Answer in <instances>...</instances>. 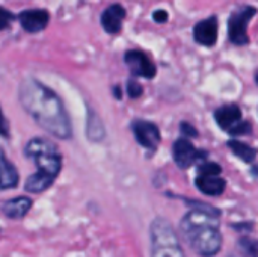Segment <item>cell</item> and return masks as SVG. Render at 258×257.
<instances>
[{"mask_svg":"<svg viewBox=\"0 0 258 257\" xmlns=\"http://www.w3.org/2000/svg\"><path fill=\"white\" fill-rule=\"evenodd\" d=\"M18 98L23 109L50 135L59 139H70L73 135L71 121L59 95L36 79H26L20 83Z\"/></svg>","mask_w":258,"mask_h":257,"instance_id":"obj_1","label":"cell"},{"mask_svg":"<svg viewBox=\"0 0 258 257\" xmlns=\"http://www.w3.org/2000/svg\"><path fill=\"white\" fill-rule=\"evenodd\" d=\"M180 230L195 253L203 257L216 256L222 247L219 232V215H212L198 209L186 214L180 223Z\"/></svg>","mask_w":258,"mask_h":257,"instance_id":"obj_2","label":"cell"},{"mask_svg":"<svg viewBox=\"0 0 258 257\" xmlns=\"http://www.w3.org/2000/svg\"><path fill=\"white\" fill-rule=\"evenodd\" d=\"M150 241L151 257H186L171 223L165 218L159 217L151 223Z\"/></svg>","mask_w":258,"mask_h":257,"instance_id":"obj_3","label":"cell"},{"mask_svg":"<svg viewBox=\"0 0 258 257\" xmlns=\"http://www.w3.org/2000/svg\"><path fill=\"white\" fill-rule=\"evenodd\" d=\"M24 155L36 164L38 171L50 174L54 179L60 173L62 156L51 141L45 138H33L26 144Z\"/></svg>","mask_w":258,"mask_h":257,"instance_id":"obj_4","label":"cell"},{"mask_svg":"<svg viewBox=\"0 0 258 257\" xmlns=\"http://www.w3.org/2000/svg\"><path fill=\"white\" fill-rule=\"evenodd\" d=\"M255 14H257V9L254 6H245L231 14L230 20H228V36L233 44L245 45L249 42L248 24Z\"/></svg>","mask_w":258,"mask_h":257,"instance_id":"obj_5","label":"cell"},{"mask_svg":"<svg viewBox=\"0 0 258 257\" xmlns=\"http://www.w3.org/2000/svg\"><path fill=\"white\" fill-rule=\"evenodd\" d=\"M172 155H174L175 164L181 170H186V168L192 167L201 158H206V153L204 151H198L194 147V144L190 141H187L186 138H180V139H177L174 142V145H172Z\"/></svg>","mask_w":258,"mask_h":257,"instance_id":"obj_6","label":"cell"},{"mask_svg":"<svg viewBox=\"0 0 258 257\" xmlns=\"http://www.w3.org/2000/svg\"><path fill=\"white\" fill-rule=\"evenodd\" d=\"M132 130L135 139L145 148L154 150L160 142V132L159 127L145 120H135L132 123Z\"/></svg>","mask_w":258,"mask_h":257,"instance_id":"obj_7","label":"cell"},{"mask_svg":"<svg viewBox=\"0 0 258 257\" xmlns=\"http://www.w3.org/2000/svg\"><path fill=\"white\" fill-rule=\"evenodd\" d=\"M124 61L127 67L130 68L132 74L145 77V79H153L156 76V67L150 61V58L139 52V50H128L124 56Z\"/></svg>","mask_w":258,"mask_h":257,"instance_id":"obj_8","label":"cell"},{"mask_svg":"<svg viewBox=\"0 0 258 257\" xmlns=\"http://www.w3.org/2000/svg\"><path fill=\"white\" fill-rule=\"evenodd\" d=\"M18 20L26 32L36 33L47 27V24L50 21V15L44 9H27L20 14Z\"/></svg>","mask_w":258,"mask_h":257,"instance_id":"obj_9","label":"cell"},{"mask_svg":"<svg viewBox=\"0 0 258 257\" xmlns=\"http://www.w3.org/2000/svg\"><path fill=\"white\" fill-rule=\"evenodd\" d=\"M194 38L198 44L212 47L218 41V20L216 17L206 18L195 24L194 27Z\"/></svg>","mask_w":258,"mask_h":257,"instance_id":"obj_10","label":"cell"},{"mask_svg":"<svg viewBox=\"0 0 258 257\" xmlns=\"http://www.w3.org/2000/svg\"><path fill=\"white\" fill-rule=\"evenodd\" d=\"M125 18V9L121 5H112L101 14V26L107 33H118Z\"/></svg>","mask_w":258,"mask_h":257,"instance_id":"obj_11","label":"cell"},{"mask_svg":"<svg viewBox=\"0 0 258 257\" xmlns=\"http://www.w3.org/2000/svg\"><path fill=\"white\" fill-rule=\"evenodd\" d=\"M215 120L221 129L230 130L236 123H239L242 120V111L237 105H225V106L216 109Z\"/></svg>","mask_w":258,"mask_h":257,"instance_id":"obj_12","label":"cell"},{"mask_svg":"<svg viewBox=\"0 0 258 257\" xmlns=\"http://www.w3.org/2000/svg\"><path fill=\"white\" fill-rule=\"evenodd\" d=\"M18 185L17 168L6 159L5 151L0 148V189H12Z\"/></svg>","mask_w":258,"mask_h":257,"instance_id":"obj_13","label":"cell"},{"mask_svg":"<svg viewBox=\"0 0 258 257\" xmlns=\"http://www.w3.org/2000/svg\"><path fill=\"white\" fill-rule=\"evenodd\" d=\"M197 188L206 194V195H212V197H218L225 191V180L218 177V176H200L197 179Z\"/></svg>","mask_w":258,"mask_h":257,"instance_id":"obj_14","label":"cell"},{"mask_svg":"<svg viewBox=\"0 0 258 257\" xmlns=\"http://www.w3.org/2000/svg\"><path fill=\"white\" fill-rule=\"evenodd\" d=\"M30 208H32V200L30 198H27V197H17V198L8 200L2 206V211H3V214L8 218L18 220V218H23L30 211Z\"/></svg>","mask_w":258,"mask_h":257,"instance_id":"obj_15","label":"cell"},{"mask_svg":"<svg viewBox=\"0 0 258 257\" xmlns=\"http://www.w3.org/2000/svg\"><path fill=\"white\" fill-rule=\"evenodd\" d=\"M86 136L92 142H100L106 136L104 124L92 109H88V115H86Z\"/></svg>","mask_w":258,"mask_h":257,"instance_id":"obj_16","label":"cell"},{"mask_svg":"<svg viewBox=\"0 0 258 257\" xmlns=\"http://www.w3.org/2000/svg\"><path fill=\"white\" fill-rule=\"evenodd\" d=\"M53 182H54L53 176L38 171V173L32 174L30 177H27V180L24 183V189L32 194H39V192H44L45 189H48L53 185Z\"/></svg>","mask_w":258,"mask_h":257,"instance_id":"obj_17","label":"cell"},{"mask_svg":"<svg viewBox=\"0 0 258 257\" xmlns=\"http://www.w3.org/2000/svg\"><path fill=\"white\" fill-rule=\"evenodd\" d=\"M228 147L231 148V151L240 158L243 162H252L255 158H257V150L245 142H240V141H230L228 142Z\"/></svg>","mask_w":258,"mask_h":257,"instance_id":"obj_18","label":"cell"},{"mask_svg":"<svg viewBox=\"0 0 258 257\" xmlns=\"http://www.w3.org/2000/svg\"><path fill=\"white\" fill-rule=\"evenodd\" d=\"M230 135L233 136H243V135H251L252 133V124L249 121H239L236 123L230 130H228Z\"/></svg>","mask_w":258,"mask_h":257,"instance_id":"obj_19","label":"cell"},{"mask_svg":"<svg viewBox=\"0 0 258 257\" xmlns=\"http://www.w3.org/2000/svg\"><path fill=\"white\" fill-rule=\"evenodd\" d=\"M198 171H200V176H219L222 168L216 162H206L200 165Z\"/></svg>","mask_w":258,"mask_h":257,"instance_id":"obj_20","label":"cell"},{"mask_svg":"<svg viewBox=\"0 0 258 257\" xmlns=\"http://www.w3.org/2000/svg\"><path fill=\"white\" fill-rule=\"evenodd\" d=\"M187 204H190L194 209H198V211H203V212H207V214H212V215H221V211L210 206V204H206V203H200V201H195V200H186Z\"/></svg>","mask_w":258,"mask_h":257,"instance_id":"obj_21","label":"cell"},{"mask_svg":"<svg viewBox=\"0 0 258 257\" xmlns=\"http://www.w3.org/2000/svg\"><path fill=\"white\" fill-rule=\"evenodd\" d=\"M142 86L136 80H128L127 82V94L130 98H139L142 95Z\"/></svg>","mask_w":258,"mask_h":257,"instance_id":"obj_22","label":"cell"},{"mask_svg":"<svg viewBox=\"0 0 258 257\" xmlns=\"http://www.w3.org/2000/svg\"><path fill=\"white\" fill-rule=\"evenodd\" d=\"M180 130H181V133H183L184 136H187V138H197V136H198V130H197L190 123L183 121V123L180 124Z\"/></svg>","mask_w":258,"mask_h":257,"instance_id":"obj_23","label":"cell"},{"mask_svg":"<svg viewBox=\"0 0 258 257\" xmlns=\"http://www.w3.org/2000/svg\"><path fill=\"white\" fill-rule=\"evenodd\" d=\"M12 18H14V15L9 11L0 8V30L6 29L8 24H9V21H12Z\"/></svg>","mask_w":258,"mask_h":257,"instance_id":"obj_24","label":"cell"},{"mask_svg":"<svg viewBox=\"0 0 258 257\" xmlns=\"http://www.w3.org/2000/svg\"><path fill=\"white\" fill-rule=\"evenodd\" d=\"M0 136L2 138H9V124H8L6 117L2 112V108H0Z\"/></svg>","mask_w":258,"mask_h":257,"instance_id":"obj_25","label":"cell"},{"mask_svg":"<svg viewBox=\"0 0 258 257\" xmlns=\"http://www.w3.org/2000/svg\"><path fill=\"white\" fill-rule=\"evenodd\" d=\"M153 18L156 23H166L168 21V12L165 9H157V11H154Z\"/></svg>","mask_w":258,"mask_h":257,"instance_id":"obj_26","label":"cell"},{"mask_svg":"<svg viewBox=\"0 0 258 257\" xmlns=\"http://www.w3.org/2000/svg\"><path fill=\"white\" fill-rule=\"evenodd\" d=\"M113 92H115V97H116L118 100H121V97H122L121 88H119V86H115V88H113Z\"/></svg>","mask_w":258,"mask_h":257,"instance_id":"obj_27","label":"cell"},{"mask_svg":"<svg viewBox=\"0 0 258 257\" xmlns=\"http://www.w3.org/2000/svg\"><path fill=\"white\" fill-rule=\"evenodd\" d=\"M252 173H254V174H258V167H254V168H252Z\"/></svg>","mask_w":258,"mask_h":257,"instance_id":"obj_28","label":"cell"},{"mask_svg":"<svg viewBox=\"0 0 258 257\" xmlns=\"http://www.w3.org/2000/svg\"><path fill=\"white\" fill-rule=\"evenodd\" d=\"M255 80H257V83H258V71H257V74H255Z\"/></svg>","mask_w":258,"mask_h":257,"instance_id":"obj_29","label":"cell"}]
</instances>
